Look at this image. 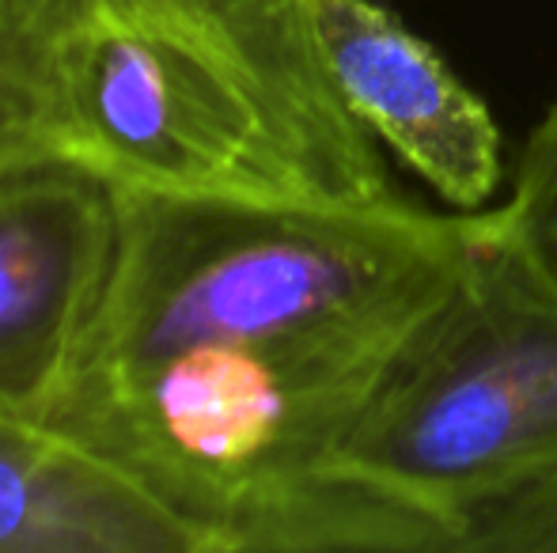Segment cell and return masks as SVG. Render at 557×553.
<instances>
[{
  "mask_svg": "<svg viewBox=\"0 0 557 553\" xmlns=\"http://www.w3.org/2000/svg\"><path fill=\"white\" fill-rule=\"evenodd\" d=\"M114 193V274L46 425L201 553H455L433 516L342 478L337 451L482 213Z\"/></svg>",
  "mask_w": 557,
  "mask_h": 553,
  "instance_id": "cell-1",
  "label": "cell"
},
{
  "mask_svg": "<svg viewBox=\"0 0 557 553\" xmlns=\"http://www.w3.org/2000/svg\"><path fill=\"white\" fill-rule=\"evenodd\" d=\"M337 474L433 516L455 553L474 512L557 478V288L493 213L387 356Z\"/></svg>",
  "mask_w": 557,
  "mask_h": 553,
  "instance_id": "cell-2",
  "label": "cell"
},
{
  "mask_svg": "<svg viewBox=\"0 0 557 553\" xmlns=\"http://www.w3.org/2000/svg\"><path fill=\"white\" fill-rule=\"evenodd\" d=\"M53 88L61 163L111 190L331 201L247 68L152 0H65Z\"/></svg>",
  "mask_w": 557,
  "mask_h": 553,
  "instance_id": "cell-3",
  "label": "cell"
},
{
  "mask_svg": "<svg viewBox=\"0 0 557 553\" xmlns=\"http://www.w3.org/2000/svg\"><path fill=\"white\" fill-rule=\"evenodd\" d=\"M117 193L73 163L0 178V414L50 420L114 274Z\"/></svg>",
  "mask_w": 557,
  "mask_h": 553,
  "instance_id": "cell-4",
  "label": "cell"
},
{
  "mask_svg": "<svg viewBox=\"0 0 557 553\" xmlns=\"http://www.w3.org/2000/svg\"><path fill=\"white\" fill-rule=\"evenodd\" d=\"M315 42L342 106L459 213L500 183V129L433 42L375 0H311Z\"/></svg>",
  "mask_w": 557,
  "mask_h": 553,
  "instance_id": "cell-5",
  "label": "cell"
},
{
  "mask_svg": "<svg viewBox=\"0 0 557 553\" xmlns=\"http://www.w3.org/2000/svg\"><path fill=\"white\" fill-rule=\"evenodd\" d=\"M0 553H201L145 486L46 420L0 414Z\"/></svg>",
  "mask_w": 557,
  "mask_h": 553,
  "instance_id": "cell-6",
  "label": "cell"
},
{
  "mask_svg": "<svg viewBox=\"0 0 557 553\" xmlns=\"http://www.w3.org/2000/svg\"><path fill=\"white\" fill-rule=\"evenodd\" d=\"M206 30L265 91L319 190L345 205L395 201L380 148L337 99L315 42L311 0H152Z\"/></svg>",
  "mask_w": 557,
  "mask_h": 553,
  "instance_id": "cell-7",
  "label": "cell"
},
{
  "mask_svg": "<svg viewBox=\"0 0 557 553\" xmlns=\"http://www.w3.org/2000/svg\"><path fill=\"white\" fill-rule=\"evenodd\" d=\"M65 0H0V178L61 163L53 88Z\"/></svg>",
  "mask_w": 557,
  "mask_h": 553,
  "instance_id": "cell-8",
  "label": "cell"
},
{
  "mask_svg": "<svg viewBox=\"0 0 557 553\" xmlns=\"http://www.w3.org/2000/svg\"><path fill=\"white\" fill-rule=\"evenodd\" d=\"M493 224L557 288V103L523 148L512 198L493 209Z\"/></svg>",
  "mask_w": 557,
  "mask_h": 553,
  "instance_id": "cell-9",
  "label": "cell"
},
{
  "mask_svg": "<svg viewBox=\"0 0 557 553\" xmlns=\"http://www.w3.org/2000/svg\"><path fill=\"white\" fill-rule=\"evenodd\" d=\"M459 553H557V478L474 512Z\"/></svg>",
  "mask_w": 557,
  "mask_h": 553,
  "instance_id": "cell-10",
  "label": "cell"
}]
</instances>
